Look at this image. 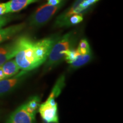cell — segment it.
<instances>
[{
	"label": "cell",
	"mask_w": 123,
	"mask_h": 123,
	"mask_svg": "<svg viewBox=\"0 0 123 123\" xmlns=\"http://www.w3.org/2000/svg\"><path fill=\"white\" fill-rule=\"evenodd\" d=\"M57 39L50 37L34 41L26 36L18 38L17 50L14 57L20 69L29 72L45 63Z\"/></svg>",
	"instance_id": "1"
},
{
	"label": "cell",
	"mask_w": 123,
	"mask_h": 123,
	"mask_svg": "<svg viewBox=\"0 0 123 123\" xmlns=\"http://www.w3.org/2000/svg\"><path fill=\"white\" fill-rule=\"evenodd\" d=\"M76 41V33L71 31L58 38L54 44L46 60L44 71L47 72L52 70L64 61V53L67 50L73 49Z\"/></svg>",
	"instance_id": "2"
},
{
	"label": "cell",
	"mask_w": 123,
	"mask_h": 123,
	"mask_svg": "<svg viewBox=\"0 0 123 123\" xmlns=\"http://www.w3.org/2000/svg\"><path fill=\"white\" fill-rule=\"evenodd\" d=\"M99 0H76L73 5L67 10L63 12L56 18L55 26L56 27H67L68 20L72 15L86 13L92 5Z\"/></svg>",
	"instance_id": "3"
},
{
	"label": "cell",
	"mask_w": 123,
	"mask_h": 123,
	"mask_svg": "<svg viewBox=\"0 0 123 123\" xmlns=\"http://www.w3.org/2000/svg\"><path fill=\"white\" fill-rule=\"evenodd\" d=\"M60 3L56 6H52L48 4L42 5L34 13L29 19L30 26L34 27H39L47 24L51 18L62 6Z\"/></svg>",
	"instance_id": "4"
},
{
	"label": "cell",
	"mask_w": 123,
	"mask_h": 123,
	"mask_svg": "<svg viewBox=\"0 0 123 123\" xmlns=\"http://www.w3.org/2000/svg\"><path fill=\"white\" fill-rule=\"evenodd\" d=\"M38 112L46 123H59L58 104L55 99L47 98L39 105Z\"/></svg>",
	"instance_id": "5"
},
{
	"label": "cell",
	"mask_w": 123,
	"mask_h": 123,
	"mask_svg": "<svg viewBox=\"0 0 123 123\" xmlns=\"http://www.w3.org/2000/svg\"><path fill=\"white\" fill-rule=\"evenodd\" d=\"M28 72L22 70L15 76L0 80V96L12 92L26 78Z\"/></svg>",
	"instance_id": "6"
},
{
	"label": "cell",
	"mask_w": 123,
	"mask_h": 123,
	"mask_svg": "<svg viewBox=\"0 0 123 123\" xmlns=\"http://www.w3.org/2000/svg\"><path fill=\"white\" fill-rule=\"evenodd\" d=\"M6 123H35V115L29 113L23 104L10 115Z\"/></svg>",
	"instance_id": "7"
},
{
	"label": "cell",
	"mask_w": 123,
	"mask_h": 123,
	"mask_svg": "<svg viewBox=\"0 0 123 123\" xmlns=\"http://www.w3.org/2000/svg\"><path fill=\"white\" fill-rule=\"evenodd\" d=\"M17 50V38L13 42L0 46V66L15 56Z\"/></svg>",
	"instance_id": "8"
},
{
	"label": "cell",
	"mask_w": 123,
	"mask_h": 123,
	"mask_svg": "<svg viewBox=\"0 0 123 123\" xmlns=\"http://www.w3.org/2000/svg\"><path fill=\"white\" fill-rule=\"evenodd\" d=\"M25 23L10 26L6 28L0 29V43L7 41L21 31L25 28Z\"/></svg>",
	"instance_id": "9"
},
{
	"label": "cell",
	"mask_w": 123,
	"mask_h": 123,
	"mask_svg": "<svg viewBox=\"0 0 123 123\" xmlns=\"http://www.w3.org/2000/svg\"><path fill=\"white\" fill-rule=\"evenodd\" d=\"M39 0H10L6 2L9 13H14L22 10L29 5Z\"/></svg>",
	"instance_id": "10"
},
{
	"label": "cell",
	"mask_w": 123,
	"mask_h": 123,
	"mask_svg": "<svg viewBox=\"0 0 123 123\" xmlns=\"http://www.w3.org/2000/svg\"><path fill=\"white\" fill-rule=\"evenodd\" d=\"M5 78H9L15 76L19 71V67L15 59H10L1 66Z\"/></svg>",
	"instance_id": "11"
},
{
	"label": "cell",
	"mask_w": 123,
	"mask_h": 123,
	"mask_svg": "<svg viewBox=\"0 0 123 123\" xmlns=\"http://www.w3.org/2000/svg\"><path fill=\"white\" fill-rule=\"evenodd\" d=\"M66 85V78L64 75H61L58 78L56 83L54 86L51 91L48 97V99H55L61 94L63 89Z\"/></svg>",
	"instance_id": "12"
},
{
	"label": "cell",
	"mask_w": 123,
	"mask_h": 123,
	"mask_svg": "<svg viewBox=\"0 0 123 123\" xmlns=\"http://www.w3.org/2000/svg\"><path fill=\"white\" fill-rule=\"evenodd\" d=\"M92 54L91 53L85 55H79L77 58V59L75 60V61L70 64V70H77V69L82 67L84 65H86V64L90 62L91 60L92 59Z\"/></svg>",
	"instance_id": "13"
},
{
	"label": "cell",
	"mask_w": 123,
	"mask_h": 123,
	"mask_svg": "<svg viewBox=\"0 0 123 123\" xmlns=\"http://www.w3.org/2000/svg\"><path fill=\"white\" fill-rule=\"evenodd\" d=\"M40 98L38 96L31 97L26 103L24 104L26 110L31 114L36 115L40 105Z\"/></svg>",
	"instance_id": "14"
},
{
	"label": "cell",
	"mask_w": 123,
	"mask_h": 123,
	"mask_svg": "<svg viewBox=\"0 0 123 123\" xmlns=\"http://www.w3.org/2000/svg\"><path fill=\"white\" fill-rule=\"evenodd\" d=\"M80 54L76 49H71L66 51L64 53V61H66L68 64H71L77 59Z\"/></svg>",
	"instance_id": "15"
},
{
	"label": "cell",
	"mask_w": 123,
	"mask_h": 123,
	"mask_svg": "<svg viewBox=\"0 0 123 123\" xmlns=\"http://www.w3.org/2000/svg\"><path fill=\"white\" fill-rule=\"evenodd\" d=\"M76 50L80 55H85L91 53L90 44L86 39H83L80 41Z\"/></svg>",
	"instance_id": "16"
},
{
	"label": "cell",
	"mask_w": 123,
	"mask_h": 123,
	"mask_svg": "<svg viewBox=\"0 0 123 123\" xmlns=\"http://www.w3.org/2000/svg\"><path fill=\"white\" fill-rule=\"evenodd\" d=\"M83 20V14H76L72 15L69 18L68 20V24H67V27L75 25L78 24H80L81 21Z\"/></svg>",
	"instance_id": "17"
},
{
	"label": "cell",
	"mask_w": 123,
	"mask_h": 123,
	"mask_svg": "<svg viewBox=\"0 0 123 123\" xmlns=\"http://www.w3.org/2000/svg\"><path fill=\"white\" fill-rule=\"evenodd\" d=\"M7 13H9L7 3H1L0 4V15H4Z\"/></svg>",
	"instance_id": "18"
},
{
	"label": "cell",
	"mask_w": 123,
	"mask_h": 123,
	"mask_svg": "<svg viewBox=\"0 0 123 123\" xmlns=\"http://www.w3.org/2000/svg\"><path fill=\"white\" fill-rule=\"evenodd\" d=\"M9 20H10L9 18L7 17L0 15V29L5 26L9 22Z\"/></svg>",
	"instance_id": "19"
},
{
	"label": "cell",
	"mask_w": 123,
	"mask_h": 123,
	"mask_svg": "<svg viewBox=\"0 0 123 123\" xmlns=\"http://www.w3.org/2000/svg\"><path fill=\"white\" fill-rule=\"evenodd\" d=\"M62 0H47V4L52 6H56L59 4Z\"/></svg>",
	"instance_id": "20"
},
{
	"label": "cell",
	"mask_w": 123,
	"mask_h": 123,
	"mask_svg": "<svg viewBox=\"0 0 123 123\" xmlns=\"http://www.w3.org/2000/svg\"><path fill=\"white\" fill-rule=\"evenodd\" d=\"M4 79H5V76L4 72H3L2 67H1V66H0V80H1Z\"/></svg>",
	"instance_id": "21"
}]
</instances>
